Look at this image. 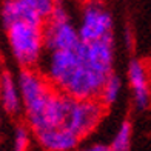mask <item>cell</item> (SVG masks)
Listing matches in <instances>:
<instances>
[{"label":"cell","instance_id":"6da1fadb","mask_svg":"<svg viewBox=\"0 0 151 151\" xmlns=\"http://www.w3.org/2000/svg\"><path fill=\"white\" fill-rule=\"evenodd\" d=\"M77 59L74 70L62 93L71 99H99L105 80L113 74L116 42L114 36L80 42L76 46Z\"/></svg>","mask_w":151,"mask_h":151},{"label":"cell","instance_id":"7a4b0ae2","mask_svg":"<svg viewBox=\"0 0 151 151\" xmlns=\"http://www.w3.org/2000/svg\"><path fill=\"white\" fill-rule=\"evenodd\" d=\"M9 50L22 70H36L45 56L43 25L17 22L6 28Z\"/></svg>","mask_w":151,"mask_h":151},{"label":"cell","instance_id":"3957f363","mask_svg":"<svg viewBox=\"0 0 151 151\" xmlns=\"http://www.w3.org/2000/svg\"><path fill=\"white\" fill-rule=\"evenodd\" d=\"M16 80L20 99H22V109L25 111L28 128H31L56 88H52L48 83L43 74L37 70H26L25 68L19 73Z\"/></svg>","mask_w":151,"mask_h":151},{"label":"cell","instance_id":"277c9868","mask_svg":"<svg viewBox=\"0 0 151 151\" xmlns=\"http://www.w3.org/2000/svg\"><path fill=\"white\" fill-rule=\"evenodd\" d=\"M104 114L105 106L99 99H73L63 128L70 129L73 134L82 139L97 128Z\"/></svg>","mask_w":151,"mask_h":151},{"label":"cell","instance_id":"5b68a950","mask_svg":"<svg viewBox=\"0 0 151 151\" xmlns=\"http://www.w3.org/2000/svg\"><path fill=\"white\" fill-rule=\"evenodd\" d=\"M113 29H114L113 16L104 3L99 2V0H91V2L85 3V8L82 11L80 17V25L77 28L80 42L90 43L114 36Z\"/></svg>","mask_w":151,"mask_h":151},{"label":"cell","instance_id":"8992f818","mask_svg":"<svg viewBox=\"0 0 151 151\" xmlns=\"http://www.w3.org/2000/svg\"><path fill=\"white\" fill-rule=\"evenodd\" d=\"M79 43V32L71 19H48L43 26V45L48 52L73 50Z\"/></svg>","mask_w":151,"mask_h":151},{"label":"cell","instance_id":"52a82bcc","mask_svg":"<svg viewBox=\"0 0 151 151\" xmlns=\"http://www.w3.org/2000/svg\"><path fill=\"white\" fill-rule=\"evenodd\" d=\"M73 99L70 96H66L65 93H62L59 90H54L51 94V97L48 99L46 105L43 106L42 113L37 117V120L34 122V125L29 128L34 134L43 129H50V128H59L63 127L65 117L68 114Z\"/></svg>","mask_w":151,"mask_h":151},{"label":"cell","instance_id":"ba28073f","mask_svg":"<svg viewBox=\"0 0 151 151\" xmlns=\"http://www.w3.org/2000/svg\"><path fill=\"white\" fill-rule=\"evenodd\" d=\"M128 80L133 91V102L137 111H145L151 106V88L148 68L142 60L133 59L128 66Z\"/></svg>","mask_w":151,"mask_h":151},{"label":"cell","instance_id":"9c48e42d","mask_svg":"<svg viewBox=\"0 0 151 151\" xmlns=\"http://www.w3.org/2000/svg\"><path fill=\"white\" fill-rule=\"evenodd\" d=\"M37 142L46 151H73L77 148L79 137L63 127L50 128L36 133Z\"/></svg>","mask_w":151,"mask_h":151},{"label":"cell","instance_id":"30bf717a","mask_svg":"<svg viewBox=\"0 0 151 151\" xmlns=\"http://www.w3.org/2000/svg\"><path fill=\"white\" fill-rule=\"evenodd\" d=\"M0 22L6 29L8 26L17 22L43 25V19L36 14L29 6H26L22 0H3L2 6H0Z\"/></svg>","mask_w":151,"mask_h":151},{"label":"cell","instance_id":"8fae6325","mask_svg":"<svg viewBox=\"0 0 151 151\" xmlns=\"http://www.w3.org/2000/svg\"><path fill=\"white\" fill-rule=\"evenodd\" d=\"M0 106L5 113L12 116L22 111V99H20L17 80L8 71L0 74Z\"/></svg>","mask_w":151,"mask_h":151},{"label":"cell","instance_id":"7c38bea8","mask_svg":"<svg viewBox=\"0 0 151 151\" xmlns=\"http://www.w3.org/2000/svg\"><path fill=\"white\" fill-rule=\"evenodd\" d=\"M122 93V80L117 74H111L109 77L105 80L104 86H102V91H100V104L104 106H111L114 105L116 102L119 100V96Z\"/></svg>","mask_w":151,"mask_h":151},{"label":"cell","instance_id":"4fadbf2b","mask_svg":"<svg viewBox=\"0 0 151 151\" xmlns=\"http://www.w3.org/2000/svg\"><path fill=\"white\" fill-rule=\"evenodd\" d=\"M133 127L128 120H123L109 145V151H131Z\"/></svg>","mask_w":151,"mask_h":151},{"label":"cell","instance_id":"5bb4252c","mask_svg":"<svg viewBox=\"0 0 151 151\" xmlns=\"http://www.w3.org/2000/svg\"><path fill=\"white\" fill-rule=\"evenodd\" d=\"M31 143V129L25 125H19L14 131L12 151H28Z\"/></svg>","mask_w":151,"mask_h":151},{"label":"cell","instance_id":"9a60e30c","mask_svg":"<svg viewBox=\"0 0 151 151\" xmlns=\"http://www.w3.org/2000/svg\"><path fill=\"white\" fill-rule=\"evenodd\" d=\"M22 2L26 6H29V8L36 12V14H39L43 20L51 16L54 6L57 5V0H22Z\"/></svg>","mask_w":151,"mask_h":151},{"label":"cell","instance_id":"2e32d148","mask_svg":"<svg viewBox=\"0 0 151 151\" xmlns=\"http://www.w3.org/2000/svg\"><path fill=\"white\" fill-rule=\"evenodd\" d=\"M79 151H109V145H105V143H93V145H88Z\"/></svg>","mask_w":151,"mask_h":151},{"label":"cell","instance_id":"e0dca14e","mask_svg":"<svg viewBox=\"0 0 151 151\" xmlns=\"http://www.w3.org/2000/svg\"><path fill=\"white\" fill-rule=\"evenodd\" d=\"M123 39H125V43L128 46H131L133 45V32L129 28H125V32H123Z\"/></svg>","mask_w":151,"mask_h":151},{"label":"cell","instance_id":"ac0fdd59","mask_svg":"<svg viewBox=\"0 0 151 151\" xmlns=\"http://www.w3.org/2000/svg\"><path fill=\"white\" fill-rule=\"evenodd\" d=\"M79 2H83V3H88V2H91V0H79Z\"/></svg>","mask_w":151,"mask_h":151}]
</instances>
